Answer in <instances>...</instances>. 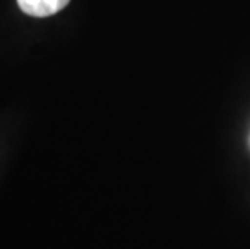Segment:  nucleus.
<instances>
[{
  "instance_id": "1",
  "label": "nucleus",
  "mask_w": 250,
  "mask_h": 249,
  "mask_svg": "<svg viewBox=\"0 0 250 249\" xmlns=\"http://www.w3.org/2000/svg\"><path fill=\"white\" fill-rule=\"evenodd\" d=\"M68 3L70 0H18L20 8L31 17H50Z\"/></svg>"
},
{
  "instance_id": "2",
  "label": "nucleus",
  "mask_w": 250,
  "mask_h": 249,
  "mask_svg": "<svg viewBox=\"0 0 250 249\" xmlns=\"http://www.w3.org/2000/svg\"><path fill=\"white\" fill-rule=\"evenodd\" d=\"M249 147H250V136H249Z\"/></svg>"
}]
</instances>
